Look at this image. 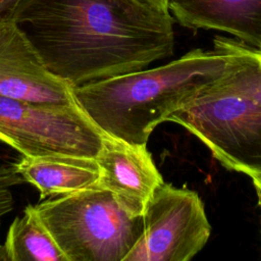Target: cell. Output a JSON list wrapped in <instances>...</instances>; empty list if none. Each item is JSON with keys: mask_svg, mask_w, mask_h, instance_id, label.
<instances>
[{"mask_svg": "<svg viewBox=\"0 0 261 261\" xmlns=\"http://www.w3.org/2000/svg\"><path fill=\"white\" fill-rule=\"evenodd\" d=\"M12 20L74 88L145 69L174 49V18L139 0H22Z\"/></svg>", "mask_w": 261, "mask_h": 261, "instance_id": "obj_1", "label": "cell"}, {"mask_svg": "<svg viewBox=\"0 0 261 261\" xmlns=\"http://www.w3.org/2000/svg\"><path fill=\"white\" fill-rule=\"evenodd\" d=\"M213 43L212 51L194 49L161 66L75 87L76 100L106 135L147 145L158 124L240 67L236 40Z\"/></svg>", "mask_w": 261, "mask_h": 261, "instance_id": "obj_2", "label": "cell"}, {"mask_svg": "<svg viewBox=\"0 0 261 261\" xmlns=\"http://www.w3.org/2000/svg\"><path fill=\"white\" fill-rule=\"evenodd\" d=\"M67 261H124L143 232L113 194L99 186L34 206Z\"/></svg>", "mask_w": 261, "mask_h": 261, "instance_id": "obj_3", "label": "cell"}, {"mask_svg": "<svg viewBox=\"0 0 261 261\" xmlns=\"http://www.w3.org/2000/svg\"><path fill=\"white\" fill-rule=\"evenodd\" d=\"M239 68L166 121L196 136L225 168L251 177L261 173V105L242 81Z\"/></svg>", "mask_w": 261, "mask_h": 261, "instance_id": "obj_4", "label": "cell"}, {"mask_svg": "<svg viewBox=\"0 0 261 261\" xmlns=\"http://www.w3.org/2000/svg\"><path fill=\"white\" fill-rule=\"evenodd\" d=\"M107 136L81 105L0 96V141L22 156L96 158Z\"/></svg>", "mask_w": 261, "mask_h": 261, "instance_id": "obj_5", "label": "cell"}, {"mask_svg": "<svg viewBox=\"0 0 261 261\" xmlns=\"http://www.w3.org/2000/svg\"><path fill=\"white\" fill-rule=\"evenodd\" d=\"M142 219L143 232L124 261H188L211 232L198 193L165 182L154 192Z\"/></svg>", "mask_w": 261, "mask_h": 261, "instance_id": "obj_6", "label": "cell"}, {"mask_svg": "<svg viewBox=\"0 0 261 261\" xmlns=\"http://www.w3.org/2000/svg\"><path fill=\"white\" fill-rule=\"evenodd\" d=\"M0 96L80 105L74 87L46 67L12 18H0Z\"/></svg>", "mask_w": 261, "mask_h": 261, "instance_id": "obj_7", "label": "cell"}, {"mask_svg": "<svg viewBox=\"0 0 261 261\" xmlns=\"http://www.w3.org/2000/svg\"><path fill=\"white\" fill-rule=\"evenodd\" d=\"M96 160L98 186L110 191L132 216H143L154 192L164 182L146 145L107 136Z\"/></svg>", "mask_w": 261, "mask_h": 261, "instance_id": "obj_8", "label": "cell"}, {"mask_svg": "<svg viewBox=\"0 0 261 261\" xmlns=\"http://www.w3.org/2000/svg\"><path fill=\"white\" fill-rule=\"evenodd\" d=\"M168 7L185 28L224 32L261 47V0H169Z\"/></svg>", "mask_w": 261, "mask_h": 261, "instance_id": "obj_9", "label": "cell"}, {"mask_svg": "<svg viewBox=\"0 0 261 261\" xmlns=\"http://www.w3.org/2000/svg\"><path fill=\"white\" fill-rule=\"evenodd\" d=\"M14 165L24 182L39 191L41 200L96 187L100 179L96 158L59 154L22 156Z\"/></svg>", "mask_w": 261, "mask_h": 261, "instance_id": "obj_10", "label": "cell"}, {"mask_svg": "<svg viewBox=\"0 0 261 261\" xmlns=\"http://www.w3.org/2000/svg\"><path fill=\"white\" fill-rule=\"evenodd\" d=\"M4 248L8 261H67L33 205L13 220Z\"/></svg>", "mask_w": 261, "mask_h": 261, "instance_id": "obj_11", "label": "cell"}, {"mask_svg": "<svg viewBox=\"0 0 261 261\" xmlns=\"http://www.w3.org/2000/svg\"><path fill=\"white\" fill-rule=\"evenodd\" d=\"M236 46L241 58L238 73L254 99L261 105V57L257 54L256 48L239 40H236Z\"/></svg>", "mask_w": 261, "mask_h": 261, "instance_id": "obj_12", "label": "cell"}, {"mask_svg": "<svg viewBox=\"0 0 261 261\" xmlns=\"http://www.w3.org/2000/svg\"><path fill=\"white\" fill-rule=\"evenodd\" d=\"M22 0H0V18H12Z\"/></svg>", "mask_w": 261, "mask_h": 261, "instance_id": "obj_13", "label": "cell"}, {"mask_svg": "<svg viewBox=\"0 0 261 261\" xmlns=\"http://www.w3.org/2000/svg\"><path fill=\"white\" fill-rule=\"evenodd\" d=\"M151 7H154L158 10L164 11V12H169V7H168V3L169 0H139Z\"/></svg>", "mask_w": 261, "mask_h": 261, "instance_id": "obj_14", "label": "cell"}, {"mask_svg": "<svg viewBox=\"0 0 261 261\" xmlns=\"http://www.w3.org/2000/svg\"><path fill=\"white\" fill-rule=\"evenodd\" d=\"M251 178L253 180V185H254V188L256 190L258 200H259V206H260V209H261V173L252 175Z\"/></svg>", "mask_w": 261, "mask_h": 261, "instance_id": "obj_15", "label": "cell"}, {"mask_svg": "<svg viewBox=\"0 0 261 261\" xmlns=\"http://www.w3.org/2000/svg\"><path fill=\"white\" fill-rule=\"evenodd\" d=\"M0 261H8V257H7L4 245L0 246Z\"/></svg>", "mask_w": 261, "mask_h": 261, "instance_id": "obj_16", "label": "cell"}, {"mask_svg": "<svg viewBox=\"0 0 261 261\" xmlns=\"http://www.w3.org/2000/svg\"><path fill=\"white\" fill-rule=\"evenodd\" d=\"M256 51H257V54L259 55V57H261V47L258 48V49H256Z\"/></svg>", "mask_w": 261, "mask_h": 261, "instance_id": "obj_17", "label": "cell"}, {"mask_svg": "<svg viewBox=\"0 0 261 261\" xmlns=\"http://www.w3.org/2000/svg\"><path fill=\"white\" fill-rule=\"evenodd\" d=\"M0 224H1V220H0Z\"/></svg>", "mask_w": 261, "mask_h": 261, "instance_id": "obj_18", "label": "cell"}]
</instances>
